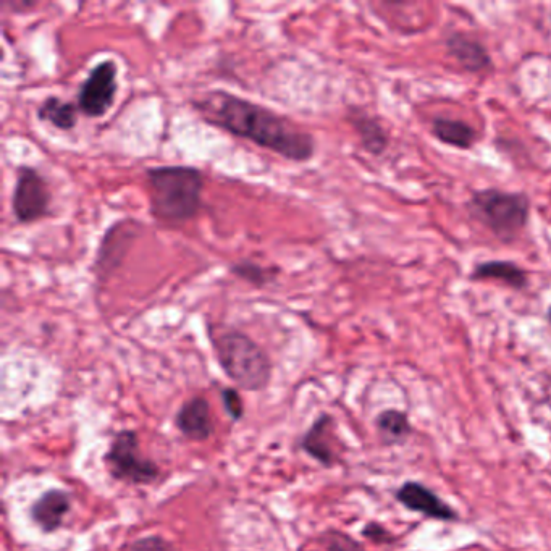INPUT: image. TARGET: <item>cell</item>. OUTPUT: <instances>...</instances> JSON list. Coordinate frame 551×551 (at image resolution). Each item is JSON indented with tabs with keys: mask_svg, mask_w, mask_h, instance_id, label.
Masks as SVG:
<instances>
[{
	"mask_svg": "<svg viewBox=\"0 0 551 551\" xmlns=\"http://www.w3.org/2000/svg\"><path fill=\"white\" fill-rule=\"evenodd\" d=\"M191 107L207 125L248 139L290 162H308L316 154L314 136L290 117L223 89L194 97Z\"/></svg>",
	"mask_w": 551,
	"mask_h": 551,
	"instance_id": "6da1fadb",
	"label": "cell"
},
{
	"mask_svg": "<svg viewBox=\"0 0 551 551\" xmlns=\"http://www.w3.org/2000/svg\"><path fill=\"white\" fill-rule=\"evenodd\" d=\"M149 212L164 225L190 222L201 212L204 172L193 165H157L144 172Z\"/></svg>",
	"mask_w": 551,
	"mask_h": 551,
	"instance_id": "7a4b0ae2",
	"label": "cell"
},
{
	"mask_svg": "<svg viewBox=\"0 0 551 551\" xmlns=\"http://www.w3.org/2000/svg\"><path fill=\"white\" fill-rule=\"evenodd\" d=\"M212 348L222 371L246 392H262L272 379V361L248 333L223 325H209Z\"/></svg>",
	"mask_w": 551,
	"mask_h": 551,
	"instance_id": "3957f363",
	"label": "cell"
},
{
	"mask_svg": "<svg viewBox=\"0 0 551 551\" xmlns=\"http://www.w3.org/2000/svg\"><path fill=\"white\" fill-rule=\"evenodd\" d=\"M464 209L498 241L509 244L518 240L529 225L532 201L524 191L482 188L472 191Z\"/></svg>",
	"mask_w": 551,
	"mask_h": 551,
	"instance_id": "277c9868",
	"label": "cell"
},
{
	"mask_svg": "<svg viewBox=\"0 0 551 551\" xmlns=\"http://www.w3.org/2000/svg\"><path fill=\"white\" fill-rule=\"evenodd\" d=\"M107 471L118 482L151 485L160 477V467L141 453L135 430H120L104 455Z\"/></svg>",
	"mask_w": 551,
	"mask_h": 551,
	"instance_id": "5b68a950",
	"label": "cell"
},
{
	"mask_svg": "<svg viewBox=\"0 0 551 551\" xmlns=\"http://www.w3.org/2000/svg\"><path fill=\"white\" fill-rule=\"evenodd\" d=\"M52 193L43 173L20 165L12 193V214L18 223L31 225L51 215Z\"/></svg>",
	"mask_w": 551,
	"mask_h": 551,
	"instance_id": "8992f818",
	"label": "cell"
},
{
	"mask_svg": "<svg viewBox=\"0 0 551 551\" xmlns=\"http://www.w3.org/2000/svg\"><path fill=\"white\" fill-rule=\"evenodd\" d=\"M118 65L115 60H102L91 68L81 83L76 96V106L88 118H101L114 107L118 91Z\"/></svg>",
	"mask_w": 551,
	"mask_h": 551,
	"instance_id": "52a82bcc",
	"label": "cell"
},
{
	"mask_svg": "<svg viewBox=\"0 0 551 551\" xmlns=\"http://www.w3.org/2000/svg\"><path fill=\"white\" fill-rule=\"evenodd\" d=\"M141 223L136 219H122L112 223L102 235L97 248L93 272L99 280H107L125 261L131 244L141 235Z\"/></svg>",
	"mask_w": 551,
	"mask_h": 551,
	"instance_id": "ba28073f",
	"label": "cell"
},
{
	"mask_svg": "<svg viewBox=\"0 0 551 551\" xmlns=\"http://www.w3.org/2000/svg\"><path fill=\"white\" fill-rule=\"evenodd\" d=\"M395 498L408 511L422 514L425 518L443 522H455L459 519L455 509L438 497L434 490L425 487L421 482H414V480L404 482L396 490Z\"/></svg>",
	"mask_w": 551,
	"mask_h": 551,
	"instance_id": "9c48e42d",
	"label": "cell"
},
{
	"mask_svg": "<svg viewBox=\"0 0 551 551\" xmlns=\"http://www.w3.org/2000/svg\"><path fill=\"white\" fill-rule=\"evenodd\" d=\"M335 435V419L322 413L299 440V448L324 467H333L340 461Z\"/></svg>",
	"mask_w": 551,
	"mask_h": 551,
	"instance_id": "30bf717a",
	"label": "cell"
},
{
	"mask_svg": "<svg viewBox=\"0 0 551 551\" xmlns=\"http://www.w3.org/2000/svg\"><path fill=\"white\" fill-rule=\"evenodd\" d=\"M445 49L464 72L479 75L493 68L492 54L480 39L464 31H453L445 38Z\"/></svg>",
	"mask_w": 551,
	"mask_h": 551,
	"instance_id": "8fae6325",
	"label": "cell"
},
{
	"mask_svg": "<svg viewBox=\"0 0 551 551\" xmlns=\"http://www.w3.org/2000/svg\"><path fill=\"white\" fill-rule=\"evenodd\" d=\"M346 120L358 135L361 148L374 157H380L390 148V133L377 115L367 112L362 107H350Z\"/></svg>",
	"mask_w": 551,
	"mask_h": 551,
	"instance_id": "7c38bea8",
	"label": "cell"
},
{
	"mask_svg": "<svg viewBox=\"0 0 551 551\" xmlns=\"http://www.w3.org/2000/svg\"><path fill=\"white\" fill-rule=\"evenodd\" d=\"M175 425L181 435L191 442H206L214 432L211 404L204 396H193L181 404L175 416Z\"/></svg>",
	"mask_w": 551,
	"mask_h": 551,
	"instance_id": "4fadbf2b",
	"label": "cell"
},
{
	"mask_svg": "<svg viewBox=\"0 0 551 551\" xmlns=\"http://www.w3.org/2000/svg\"><path fill=\"white\" fill-rule=\"evenodd\" d=\"M72 509V497L65 490L52 488L34 501L30 516L39 529L52 534L64 526V519Z\"/></svg>",
	"mask_w": 551,
	"mask_h": 551,
	"instance_id": "5bb4252c",
	"label": "cell"
},
{
	"mask_svg": "<svg viewBox=\"0 0 551 551\" xmlns=\"http://www.w3.org/2000/svg\"><path fill=\"white\" fill-rule=\"evenodd\" d=\"M469 278L472 282H500L514 291L527 290L530 285L529 270L521 267L518 262L501 259L479 262L472 269Z\"/></svg>",
	"mask_w": 551,
	"mask_h": 551,
	"instance_id": "9a60e30c",
	"label": "cell"
},
{
	"mask_svg": "<svg viewBox=\"0 0 551 551\" xmlns=\"http://www.w3.org/2000/svg\"><path fill=\"white\" fill-rule=\"evenodd\" d=\"M432 135L445 146L459 151H469L479 141L476 127L461 118L435 117L432 120Z\"/></svg>",
	"mask_w": 551,
	"mask_h": 551,
	"instance_id": "2e32d148",
	"label": "cell"
},
{
	"mask_svg": "<svg viewBox=\"0 0 551 551\" xmlns=\"http://www.w3.org/2000/svg\"><path fill=\"white\" fill-rule=\"evenodd\" d=\"M78 106L73 102L60 99L59 96H47L38 107L41 122L51 123L57 130L70 131L78 123Z\"/></svg>",
	"mask_w": 551,
	"mask_h": 551,
	"instance_id": "e0dca14e",
	"label": "cell"
},
{
	"mask_svg": "<svg viewBox=\"0 0 551 551\" xmlns=\"http://www.w3.org/2000/svg\"><path fill=\"white\" fill-rule=\"evenodd\" d=\"M375 427L385 443H401L413 432L408 414L398 409H387L375 417Z\"/></svg>",
	"mask_w": 551,
	"mask_h": 551,
	"instance_id": "ac0fdd59",
	"label": "cell"
},
{
	"mask_svg": "<svg viewBox=\"0 0 551 551\" xmlns=\"http://www.w3.org/2000/svg\"><path fill=\"white\" fill-rule=\"evenodd\" d=\"M230 274L240 278L243 282L249 283V285H253V287L265 288L277 280L280 269L278 267H265V265L249 261V259H243V261L230 265Z\"/></svg>",
	"mask_w": 551,
	"mask_h": 551,
	"instance_id": "d6986e66",
	"label": "cell"
},
{
	"mask_svg": "<svg viewBox=\"0 0 551 551\" xmlns=\"http://www.w3.org/2000/svg\"><path fill=\"white\" fill-rule=\"evenodd\" d=\"M312 551H366V548L343 530L329 529L314 540Z\"/></svg>",
	"mask_w": 551,
	"mask_h": 551,
	"instance_id": "ffe728a7",
	"label": "cell"
},
{
	"mask_svg": "<svg viewBox=\"0 0 551 551\" xmlns=\"http://www.w3.org/2000/svg\"><path fill=\"white\" fill-rule=\"evenodd\" d=\"M220 395H222L223 408L227 411L228 416L232 417L235 422L241 421L244 416V406L243 398L238 390L232 387L223 388Z\"/></svg>",
	"mask_w": 551,
	"mask_h": 551,
	"instance_id": "44dd1931",
	"label": "cell"
},
{
	"mask_svg": "<svg viewBox=\"0 0 551 551\" xmlns=\"http://www.w3.org/2000/svg\"><path fill=\"white\" fill-rule=\"evenodd\" d=\"M361 535L375 545H392L395 542V535L380 522H367L366 526L362 527Z\"/></svg>",
	"mask_w": 551,
	"mask_h": 551,
	"instance_id": "7402d4cb",
	"label": "cell"
},
{
	"mask_svg": "<svg viewBox=\"0 0 551 551\" xmlns=\"http://www.w3.org/2000/svg\"><path fill=\"white\" fill-rule=\"evenodd\" d=\"M123 551H173V545L160 535H149L131 542Z\"/></svg>",
	"mask_w": 551,
	"mask_h": 551,
	"instance_id": "603a6c76",
	"label": "cell"
},
{
	"mask_svg": "<svg viewBox=\"0 0 551 551\" xmlns=\"http://www.w3.org/2000/svg\"><path fill=\"white\" fill-rule=\"evenodd\" d=\"M5 5H10V9L18 10V12H30V10L38 7V0H13V2H5Z\"/></svg>",
	"mask_w": 551,
	"mask_h": 551,
	"instance_id": "cb8c5ba5",
	"label": "cell"
},
{
	"mask_svg": "<svg viewBox=\"0 0 551 551\" xmlns=\"http://www.w3.org/2000/svg\"><path fill=\"white\" fill-rule=\"evenodd\" d=\"M547 319H548V322H550V325H551V306H550V308H548V311H547Z\"/></svg>",
	"mask_w": 551,
	"mask_h": 551,
	"instance_id": "d4e9b609",
	"label": "cell"
}]
</instances>
